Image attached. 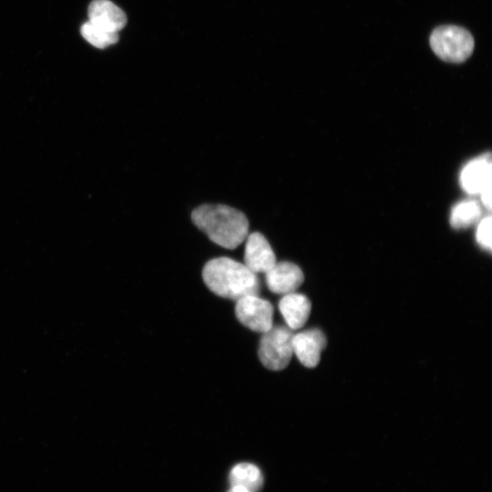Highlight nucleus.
<instances>
[{"label": "nucleus", "mask_w": 492, "mask_h": 492, "mask_svg": "<svg viewBox=\"0 0 492 492\" xmlns=\"http://www.w3.org/2000/svg\"><path fill=\"white\" fill-rule=\"evenodd\" d=\"M279 310L291 331H297L307 322L311 313L309 299L298 293L285 294L279 301Z\"/></svg>", "instance_id": "9b49d317"}, {"label": "nucleus", "mask_w": 492, "mask_h": 492, "mask_svg": "<svg viewBox=\"0 0 492 492\" xmlns=\"http://www.w3.org/2000/svg\"><path fill=\"white\" fill-rule=\"evenodd\" d=\"M491 226L492 220L490 217L483 218L478 227L476 238L478 244L485 250L491 251Z\"/></svg>", "instance_id": "2eb2a0df"}, {"label": "nucleus", "mask_w": 492, "mask_h": 492, "mask_svg": "<svg viewBox=\"0 0 492 492\" xmlns=\"http://www.w3.org/2000/svg\"><path fill=\"white\" fill-rule=\"evenodd\" d=\"M492 183L490 157L482 156L469 161L460 175L462 189L468 195H479Z\"/></svg>", "instance_id": "9d476101"}, {"label": "nucleus", "mask_w": 492, "mask_h": 492, "mask_svg": "<svg viewBox=\"0 0 492 492\" xmlns=\"http://www.w3.org/2000/svg\"><path fill=\"white\" fill-rule=\"evenodd\" d=\"M193 223L211 241L227 248L236 249L248 236L249 222L239 210L224 205H205L194 210Z\"/></svg>", "instance_id": "f257e3e1"}, {"label": "nucleus", "mask_w": 492, "mask_h": 492, "mask_svg": "<svg viewBox=\"0 0 492 492\" xmlns=\"http://www.w3.org/2000/svg\"><path fill=\"white\" fill-rule=\"evenodd\" d=\"M246 241L245 265L256 275L268 272L276 264V257L267 239L256 232Z\"/></svg>", "instance_id": "423d86ee"}, {"label": "nucleus", "mask_w": 492, "mask_h": 492, "mask_svg": "<svg viewBox=\"0 0 492 492\" xmlns=\"http://www.w3.org/2000/svg\"><path fill=\"white\" fill-rule=\"evenodd\" d=\"M265 275L269 290L283 295L294 293L304 279L301 268L290 262H276Z\"/></svg>", "instance_id": "6e6552de"}, {"label": "nucleus", "mask_w": 492, "mask_h": 492, "mask_svg": "<svg viewBox=\"0 0 492 492\" xmlns=\"http://www.w3.org/2000/svg\"><path fill=\"white\" fill-rule=\"evenodd\" d=\"M429 43L440 60L450 63L465 62L474 50V39L471 34L457 26H442L436 29L430 36Z\"/></svg>", "instance_id": "7ed1b4c3"}, {"label": "nucleus", "mask_w": 492, "mask_h": 492, "mask_svg": "<svg viewBox=\"0 0 492 492\" xmlns=\"http://www.w3.org/2000/svg\"><path fill=\"white\" fill-rule=\"evenodd\" d=\"M228 492H251V491L242 487H231Z\"/></svg>", "instance_id": "f3484780"}, {"label": "nucleus", "mask_w": 492, "mask_h": 492, "mask_svg": "<svg viewBox=\"0 0 492 492\" xmlns=\"http://www.w3.org/2000/svg\"><path fill=\"white\" fill-rule=\"evenodd\" d=\"M481 216L479 204L466 200L457 204L450 214V226L454 229H464L477 223Z\"/></svg>", "instance_id": "ddd939ff"}, {"label": "nucleus", "mask_w": 492, "mask_h": 492, "mask_svg": "<svg viewBox=\"0 0 492 492\" xmlns=\"http://www.w3.org/2000/svg\"><path fill=\"white\" fill-rule=\"evenodd\" d=\"M229 479L231 487H242L251 492H257L264 482L260 469L251 463H240L234 467Z\"/></svg>", "instance_id": "f8f14e48"}, {"label": "nucleus", "mask_w": 492, "mask_h": 492, "mask_svg": "<svg viewBox=\"0 0 492 492\" xmlns=\"http://www.w3.org/2000/svg\"><path fill=\"white\" fill-rule=\"evenodd\" d=\"M292 332L287 326L273 325L263 334L258 355L266 369L279 371L289 365L294 355Z\"/></svg>", "instance_id": "20e7f679"}, {"label": "nucleus", "mask_w": 492, "mask_h": 492, "mask_svg": "<svg viewBox=\"0 0 492 492\" xmlns=\"http://www.w3.org/2000/svg\"><path fill=\"white\" fill-rule=\"evenodd\" d=\"M207 286L217 295L237 301L247 295L259 294L257 275L245 264L228 257L209 261L203 270Z\"/></svg>", "instance_id": "f03ea898"}, {"label": "nucleus", "mask_w": 492, "mask_h": 492, "mask_svg": "<svg viewBox=\"0 0 492 492\" xmlns=\"http://www.w3.org/2000/svg\"><path fill=\"white\" fill-rule=\"evenodd\" d=\"M82 36L97 49H106L119 42V34L103 31L91 23H85L81 28Z\"/></svg>", "instance_id": "4468645a"}, {"label": "nucleus", "mask_w": 492, "mask_h": 492, "mask_svg": "<svg viewBox=\"0 0 492 492\" xmlns=\"http://www.w3.org/2000/svg\"><path fill=\"white\" fill-rule=\"evenodd\" d=\"M293 352L300 363L308 368H315L321 354L326 347V338L319 330L305 331L293 336Z\"/></svg>", "instance_id": "0eeeda50"}, {"label": "nucleus", "mask_w": 492, "mask_h": 492, "mask_svg": "<svg viewBox=\"0 0 492 492\" xmlns=\"http://www.w3.org/2000/svg\"><path fill=\"white\" fill-rule=\"evenodd\" d=\"M236 314L241 323L255 333L264 334L274 325V307L269 301L258 294L237 300Z\"/></svg>", "instance_id": "39448f33"}, {"label": "nucleus", "mask_w": 492, "mask_h": 492, "mask_svg": "<svg viewBox=\"0 0 492 492\" xmlns=\"http://www.w3.org/2000/svg\"><path fill=\"white\" fill-rule=\"evenodd\" d=\"M482 205L491 210V186L487 187L480 194Z\"/></svg>", "instance_id": "dca6fc26"}, {"label": "nucleus", "mask_w": 492, "mask_h": 492, "mask_svg": "<svg viewBox=\"0 0 492 492\" xmlns=\"http://www.w3.org/2000/svg\"><path fill=\"white\" fill-rule=\"evenodd\" d=\"M88 15L92 25L112 34H119L127 24L126 14L111 0H93Z\"/></svg>", "instance_id": "1a4fd4ad"}]
</instances>
